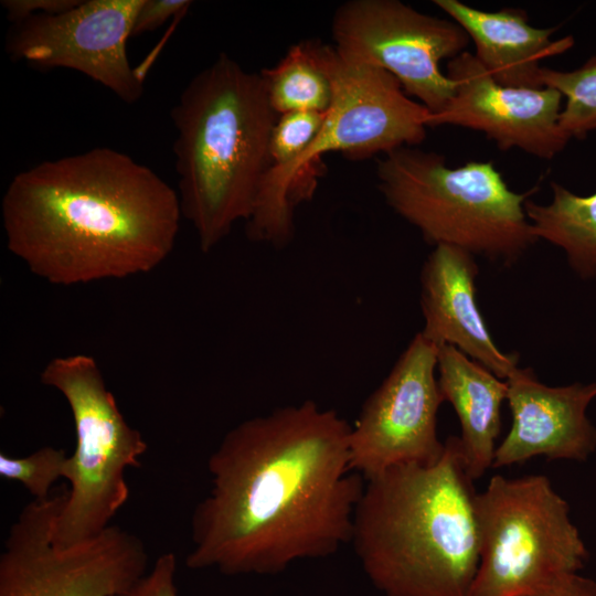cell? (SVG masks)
<instances>
[{
	"label": "cell",
	"instance_id": "obj_12",
	"mask_svg": "<svg viewBox=\"0 0 596 596\" xmlns=\"http://www.w3.org/2000/svg\"><path fill=\"white\" fill-rule=\"evenodd\" d=\"M142 0H79L73 8L17 23L7 50L14 60L45 68H68L131 104L143 83L127 55Z\"/></svg>",
	"mask_w": 596,
	"mask_h": 596
},
{
	"label": "cell",
	"instance_id": "obj_23",
	"mask_svg": "<svg viewBox=\"0 0 596 596\" xmlns=\"http://www.w3.org/2000/svg\"><path fill=\"white\" fill-rule=\"evenodd\" d=\"M175 573L174 553H163L157 557L153 566L121 596H178Z\"/></svg>",
	"mask_w": 596,
	"mask_h": 596
},
{
	"label": "cell",
	"instance_id": "obj_3",
	"mask_svg": "<svg viewBox=\"0 0 596 596\" xmlns=\"http://www.w3.org/2000/svg\"><path fill=\"white\" fill-rule=\"evenodd\" d=\"M433 466H393L369 479L351 544L384 596H469L479 565L476 492L460 438Z\"/></svg>",
	"mask_w": 596,
	"mask_h": 596
},
{
	"label": "cell",
	"instance_id": "obj_5",
	"mask_svg": "<svg viewBox=\"0 0 596 596\" xmlns=\"http://www.w3.org/2000/svg\"><path fill=\"white\" fill-rule=\"evenodd\" d=\"M333 98L324 124L305 155L290 167L268 172L262 183L247 236L281 246L294 232L296 205L313 195L322 156L352 160L414 147L426 138L430 111L412 100L389 72L344 62L330 45Z\"/></svg>",
	"mask_w": 596,
	"mask_h": 596
},
{
	"label": "cell",
	"instance_id": "obj_2",
	"mask_svg": "<svg viewBox=\"0 0 596 596\" xmlns=\"http://www.w3.org/2000/svg\"><path fill=\"white\" fill-rule=\"evenodd\" d=\"M182 217L175 190L109 147L36 163L12 178L1 201L8 249L57 286L153 270Z\"/></svg>",
	"mask_w": 596,
	"mask_h": 596
},
{
	"label": "cell",
	"instance_id": "obj_1",
	"mask_svg": "<svg viewBox=\"0 0 596 596\" xmlns=\"http://www.w3.org/2000/svg\"><path fill=\"white\" fill-rule=\"evenodd\" d=\"M351 425L313 401L230 429L207 460L209 493L191 517V570L273 575L351 542L365 479L351 467Z\"/></svg>",
	"mask_w": 596,
	"mask_h": 596
},
{
	"label": "cell",
	"instance_id": "obj_8",
	"mask_svg": "<svg viewBox=\"0 0 596 596\" xmlns=\"http://www.w3.org/2000/svg\"><path fill=\"white\" fill-rule=\"evenodd\" d=\"M479 565L469 596H521L588 558L570 507L547 477L490 478L476 493Z\"/></svg>",
	"mask_w": 596,
	"mask_h": 596
},
{
	"label": "cell",
	"instance_id": "obj_20",
	"mask_svg": "<svg viewBox=\"0 0 596 596\" xmlns=\"http://www.w3.org/2000/svg\"><path fill=\"white\" fill-rule=\"evenodd\" d=\"M542 82L566 99L560 127L568 139H583L596 130V55L574 71L543 67Z\"/></svg>",
	"mask_w": 596,
	"mask_h": 596
},
{
	"label": "cell",
	"instance_id": "obj_18",
	"mask_svg": "<svg viewBox=\"0 0 596 596\" xmlns=\"http://www.w3.org/2000/svg\"><path fill=\"white\" fill-rule=\"evenodd\" d=\"M551 188L550 203L525 201L534 235L562 248L581 278H593L596 276V192L577 195L555 182Z\"/></svg>",
	"mask_w": 596,
	"mask_h": 596
},
{
	"label": "cell",
	"instance_id": "obj_26",
	"mask_svg": "<svg viewBox=\"0 0 596 596\" xmlns=\"http://www.w3.org/2000/svg\"><path fill=\"white\" fill-rule=\"evenodd\" d=\"M521 596H596V582L577 572L566 573L540 589Z\"/></svg>",
	"mask_w": 596,
	"mask_h": 596
},
{
	"label": "cell",
	"instance_id": "obj_15",
	"mask_svg": "<svg viewBox=\"0 0 596 596\" xmlns=\"http://www.w3.org/2000/svg\"><path fill=\"white\" fill-rule=\"evenodd\" d=\"M478 266L470 253L437 245L422 270L421 307L424 338L437 345H454L502 380L518 366L515 353L494 343L476 300Z\"/></svg>",
	"mask_w": 596,
	"mask_h": 596
},
{
	"label": "cell",
	"instance_id": "obj_11",
	"mask_svg": "<svg viewBox=\"0 0 596 596\" xmlns=\"http://www.w3.org/2000/svg\"><path fill=\"white\" fill-rule=\"evenodd\" d=\"M437 354L438 347L417 333L363 404L349 446L351 467L364 479L393 466H433L441 458Z\"/></svg>",
	"mask_w": 596,
	"mask_h": 596
},
{
	"label": "cell",
	"instance_id": "obj_4",
	"mask_svg": "<svg viewBox=\"0 0 596 596\" xmlns=\"http://www.w3.org/2000/svg\"><path fill=\"white\" fill-rule=\"evenodd\" d=\"M278 114L265 81L221 54L194 75L171 110L182 216L207 253L247 221L272 168Z\"/></svg>",
	"mask_w": 596,
	"mask_h": 596
},
{
	"label": "cell",
	"instance_id": "obj_25",
	"mask_svg": "<svg viewBox=\"0 0 596 596\" xmlns=\"http://www.w3.org/2000/svg\"><path fill=\"white\" fill-rule=\"evenodd\" d=\"M78 2L79 0H3L1 6L8 19L17 24L32 17L66 11Z\"/></svg>",
	"mask_w": 596,
	"mask_h": 596
},
{
	"label": "cell",
	"instance_id": "obj_24",
	"mask_svg": "<svg viewBox=\"0 0 596 596\" xmlns=\"http://www.w3.org/2000/svg\"><path fill=\"white\" fill-rule=\"evenodd\" d=\"M188 0H142L135 17L131 36L151 32L191 6Z\"/></svg>",
	"mask_w": 596,
	"mask_h": 596
},
{
	"label": "cell",
	"instance_id": "obj_21",
	"mask_svg": "<svg viewBox=\"0 0 596 596\" xmlns=\"http://www.w3.org/2000/svg\"><path fill=\"white\" fill-rule=\"evenodd\" d=\"M0 476L22 483L33 499H45L52 494L58 479H70L71 455L52 446L41 447L24 457L1 453Z\"/></svg>",
	"mask_w": 596,
	"mask_h": 596
},
{
	"label": "cell",
	"instance_id": "obj_16",
	"mask_svg": "<svg viewBox=\"0 0 596 596\" xmlns=\"http://www.w3.org/2000/svg\"><path fill=\"white\" fill-rule=\"evenodd\" d=\"M434 3L464 29L476 45L477 60L504 86L543 88L541 62L574 45L572 36L552 40L554 28L532 26L522 10L487 12L458 0Z\"/></svg>",
	"mask_w": 596,
	"mask_h": 596
},
{
	"label": "cell",
	"instance_id": "obj_19",
	"mask_svg": "<svg viewBox=\"0 0 596 596\" xmlns=\"http://www.w3.org/2000/svg\"><path fill=\"white\" fill-rule=\"evenodd\" d=\"M330 45L301 41L283 58L260 74L272 107L280 115L289 111H328L333 98L329 67Z\"/></svg>",
	"mask_w": 596,
	"mask_h": 596
},
{
	"label": "cell",
	"instance_id": "obj_22",
	"mask_svg": "<svg viewBox=\"0 0 596 596\" xmlns=\"http://www.w3.org/2000/svg\"><path fill=\"white\" fill-rule=\"evenodd\" d=\"M327 113L298 110L278 116L270 138L272 168L268 172L281 171L305 155L319 135Z\"/></svg>",
	"mask_w": 596,
	"mask_h": 596
},
{
	"label": "cell",
	"instance_id": "obj_10",
	"mask_svg": "<svg viewBox=\"0 0 596 596\" xmlns=\"http://www.w3.org/2000/svg\"><path fill=\"white\" fill-rule=\"evenodd\" d=\"M332 36L344 62L389 72L432 115L441 113L455 93L440 62L465 52L470 41L453 20L424 14L397 0L342 3L332 19Z\"/></svg>",
	"mask_w": 596,
	"mask_h": 596
},
{
	"label": "cell",
	"instance_id": "obj_6",
	"mask_svg": "<svg viewBox=\"0 0 596 596\" xmlns=\"http://www.w3.org/2000/svg\"><path fill=\"white\" fill-rule=\"evenodd\" d=\"M379 189L387 204L430 244L511 265L538 241L524 204L490 161L458 168L445 158L402 147L377 161Z\"/></svg>",
	"mask_w": 596,
	"mask_h": 596
},
{
	"label": "cell",
	"instance_id": "obj_14",
	"mask_svg": "<svg viewBox=\"0 0 596 596\" xmlns=\"http://www.w3.org/2000/svg\"><path fill=\"white\" fill-rule=\"evenodd\" d=\"M505 382L512 425L497 447L492 468L535 456L585 461L596 450V427L586 414L596 382L549 386L530 368H517Z\"/></svg>",
	"mask_w": 596,
	"mask_h": 596
},
{
	"label": "cell",
	"instance_id": "obj_7",
	"mask_svg": "<svg viewBox=\"0 0 596 596\" xmlns=\"http://www.w3.org/2000/svg\"><path fill=\"white\" fill-rule=\"evenodd\" d=\"M40 380L64 396L75 426L71 486L53 531V542L66 546L110 525L129 498L125 472L141 466L148 445L123 416L93 356L77 353L54 358Z\"/></svg>",
	"mask_w": 596,
	"mask_h": 596
},
{
	"label": "cell",
	"instance_id": "obj_17",
	"mask_svg": "<svg viewBox=\"0 0 596 596\" xmlns=\"http://www.w3.org/2000/svg\"><path fill=\"white\" fill-rule=\"evenodd\" d=\"M437 369L440 395L460 422L466 471L479 479L493 466L508 384L449 344L438 348Z\"/></svg>",
	"mask_w": 596,
	"mask_h": 596
},
{
	"label": "cell",
	"instance_id": "obj_9",
	"mask_svg": "<svg viewBox=\"0 0 596 596\" xmlns=\"http://www.w3.org/2000/svg\"><path fill=\"white\" fill-rule=\"evenodd\" d=\"M67 492L60 488L20 511L0 554V596H121L148 572L143 542L117 525L56 545L53 531Z\"/></svg>",
	"mask_w": 596,
	"mask_h": 596
},
{
	"label": "cell",
	"instance_id": "obj_13",
	"mask_svg": "<svg viewBox=\"0 0 596 596\" xmlns=\"http://www.w3.org/2000/svg\"><path fill=\"white\" fill-rule=\"evenodd\" d=\"M455 93L428 126L454 125L481 131L502 150L521 149L543 159L570 139L560 127L562 95L551 87L521 88L497 83L475 54L465 51L447 64Z\"/></svg>",
	"mask_w": 596,
	"mask_h": 596
}]
</instances>
